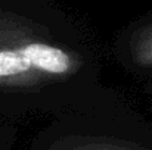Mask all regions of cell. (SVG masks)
Segmentation results:
<instances>
[{"label": "cell", "instance_id": "1", "mask_svg": "<svg viewBox=\"0 0 152 150\" xmlns=\"http://www.w3.org/2000/svg\"><path fill=\"white\" fill-rule=\"evenodd\" d=\"M24 54L34 68L49 74H64L69 69V57L64 50L46 44H28L22 47Z\"/></svg>", "mask_w": 152, "mask_h": 150}, {"label": "cell", "instance_id": "2", "mask_svg": "<svg viewBox=\"0 0 152 150\" xmlns=\"http://www.w3.org/2000/svg\"><path fill=\"white\" fill-rule=\"evenodd\" d=\"M33 68L30 59L19 50H1L0 51V77H13L24 74Z\"/></svg>", "mask_w": 152, "mask_h": 150}, {"label": "cell", "instance_id": "3", "mask_svg": "<svg viewBox=\"0 0 152 150\" xmlns=\"http://www.w3.org/2000/svg\"><path fill=\"white\" fill-rule=\"evenodd\" d=\"M151 56H152V43H151Z\"/></svg>", "mask_w": 152, "mask_h": 150}]
</instances>
